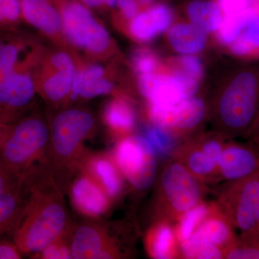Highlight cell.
Segmentation results:
<instances>
[{
	"instance_id": "24",
	"label": "cell",
	"mask_w": 259,
	"mask_h": 259,
	"mask_svg": "<svg viewBox=\"0 0 259 259\" xmlns=\"http://www.w3.org/2000/svg\"><path fill=\"white\" fill-rule=\"evenodd\" d=\"M23 182L13 190L0 194V237L13 232L25 202Z\"/></svg>"
},
{
	"instance_id": "14",
	"label": "cell",
	"mask_w": 259,
	"mask_h": 259,
	"mask_svg": "<svg viewBox=\"0 0 259 259\" xmlns=\"http://www.w3.org/2000/svg\"><path fill=\"white\" fill-rule=\"evenodd\" d=\"M23 21L26 22L57 47L71 50L65 40L57 0H20Z\"/></svg>"
},
{
	"instance_id": "3",
	"label": "cell",
	"mask_w": 259,
	"mask_h": 259,
	"mask_svg": "<svg viewBox=\"0 0 259 259\" xmlns=\"http://www.w3.org/2000/svg\"><path fill=\"white\" fill-rule=\"evenodd\" d=\"M50 141L48 162L63 192L70 175L79 167L87 151L84 144L93 136L96 121L81 107H65L49 122Z\"/></svg>"
},
{
	"instance_id": "22",
	"label": "cell",
	"mask_w": 259,
	"mask_h": 259,
	"mask_svg": "<svg viewBox=\"0 0 259 259\" xmlns=\"http://www.w3.org/2000/svg\"><path fill=\"white\" fill-rule=\"evenodd\" d=\"M170 45L182 55H194L203 51L207 37L206 32L193 24L181 23L168 32Z\"/></svg>"
},
{
	"instance_id": "28",
	"label": "cell",
	"mask_w": 259,
	"mask_h": 259,
	"mask_svg": "<svg viewBox=\"0 0 259 259\" xmlns=\"http://www.w3.org/2000/svg\"><path fill=\"white\" fill-rule=\"evenodd\" d=\"M258 15L250 19L238 36L231 42V50L234 54L245 56L258 49L259 44Z\"/></svg>"
},
{
	"instance_id": "29",
	"label": "cell",
	"mask_w": 259,
	"mask_h": 259,
	"mask_svg": "<svg viewBox=\"0 0 259 259\" xmlns=\"http://www.w3.org/2000/svg\"><path fill=\"white\" fill-rule=\"evenodd\" d=\"M185 158L186 164L184 165L197 179H204L218 170L200 147L190 149Z\"/></svg>"
},
{
	"instance_id": "4",
	"label": "cell",
	"mask_w": 259,
	"mask_h": 259,
	"mask_svg": "<svg viewBox=\"0 0 259 259\" xmlns=\"http://www.w3.org/2000/svg\"><path fill=\"white\" fill-rule=\"evenodd\" d=\"M49 122L40 113L25 114L5 131L0 144V161L24 178L34 168L49 165Z\"/></svg>"
},
{
	"instance_id": "2",
	"label": "cell",
	"mask_w": 259,
	"mask_h": 259,
	"mask_svg": "<svg viewBox=\"0 0 259 259\" xmlns=\"http://www.w3.org/2000/svg\"><path fill=\"white\" fill-rule=\"evenodd\" d=\"M46 48L18 29L0 32V122L13 123L30 110L35 76Z\"/></svg>"
},
{
	"instance_id": "11",
	"label": "cell",
	"mask_w": 259,
	"mask_h": 259,
	"mask_svg": "<svg viewBox=\"0 0 259 259\" xmlns=\"http://www.w3.org/2000/svg\"><path fill=\"white\" fill-rule=\"evenodd\" d=\"M225 195V206L230 222L244 234H251L259 221L258 175L238 180Z\"/></svg>"
},
{
	"instance_id": "20",
	"label": "cell",
	"mask_w": 259,
	"mask_h": 259,
	"mask_svg": "<svg viewBox=\"0 0 259 259\" xmlns=\"http://www.w3.org/2000/svg\"><path fill=\"white\" fill-rule=\"evenodd\" d=\"M232 237L231 223L228 217L212 207L208 215L187 241L215 245L222 248L223 245L226 246L231 243Z\"/></svg>"
},
{
	"instance_id": "26",
	"label": "cell",
	"mask_w": 259,
	"mask_h": 259,
	"mask_svg": "<svg viewBox=\"0 0 259 259\" xmlns=\"http://www.w3.org/2000/svg\"><path fill=\"white\" fill-rule=\"evenodd\" d=\"M256 15L258 13L253 6L236 14L225 15L218 29V40L224 44H231L250 19Z\"/></svg>"
},
{
	"instance_id": "44",
	"label": "cell",
	"mask_w": 259,
	"mask_h": 259,
	"mask_svg": "<svg viewBox=\"0 0 259 259\" xmlns=\"http://www.w3.org/2000/svg\"><path fill=\"white\" fill-rule=\"evenodd\" d=\"M252 1H253V0H252Z\"/></svg>"
},
{
	"instance_id": "30",
	"label": "cell",
	"mask_w": 259,
	"mask_h": 259,
	"mask_svg": "<svg viewBox=\"0 0 259 259\" xmlns=\"http://www.w3.org/2000/svg\"><path fill=\"white\" fill-rule=\"evenodd\" d=\"M144 136L152 146L156 156H166L175 148V141L170 131L160 126L148 127Z\"/></svg>"
},
{
	"instance_id": "23",
	"label": "cell",
	"mask_w": 259,
	"mask_h": 259,
	"mask_svg": "<svg viewBox=\"0 0 259 259\" xmlns=\"http://www.w3.org/2000/svg\"><path fill=\"white\" fill-rule=\"evenodd\" d=\"M146 239L148 252L152 258H176L177 239L169 223L163 221L155 225L148 233Z\"/></svg>"
},
{
	"instance_id": "18",
	"label": "cell",
	"mask_w": 259,
	"mask_h": 259,
	"mask_svg": "<svg viewBox=\"0 0 259 259\" xmlns=\"http://www.w3.org/2000/svg\"><path fill=\"white\" fill-rule=\"evenodd\" d=\"M172 18V12L168 6L156 5L131 19L130 33L139 41H150L169 28Z\"/></svg>"
},
{
	"instance_id": "7",
	"label": "cell",
	"mask_w": 259,
	"mask_h": 259,
	"mask_svg": "<svg viewBox=\"0 0 259 259\" xmlns=\"http://www.w3.org/2000/svg\"><path fill=\"white\" fill-rule=\"evenodd\" d=\"M76 54L63 48L46 49L35 76L37 94L51 106L67 107L77 70Z\"/></svg>"
},
{
	"instance_id": "25",
	"label": "cell",
	"mask_w": 259,
	"mask_h": 259,
	"mask_svg": "<svg viewBox=\"0 0 259 259\" xmlns=\"http://www.w3.org/2000/svg\"><path fill=\"white\" fill-rule=\"evenodd\" d=\"M187 14L192 24L204 32L218 30L223 19L219 5L206 0L192 2L187 8Z\"/></svg>"
},
{
	"instance_id": "15",
	"label": "cell",
	"mask_w": 259,
	"mask_h": 259,
	"mask_svg": "<svg viewBox=\"0 0 259 259\" xmlns=\"http://www.w3.org/2000/svg\"><path fill=\"white\" fill-rule=\"evenodd\" d=\"M206 114L204 100L190 97L175 105L166 107L149 105L148 116L154 125L170 131H190L203 120Z\"/></svg>"
},
{
	"instance_id": "16",
	"label": "cell",
	"mask_w": 259,
	"mask_h": 259,
	"mask_svg": "<svg viewBox=\"0 0 259 259\" xmlns=\"http://www.w3.org/2000/svg\"><path fill=\"white\" fill-rule=\"evenodd\" d=\"M77 70L75 75L71 100H90L111 94L113 82L106 77V69L97 64L84 63L76 56Z\"/></svg>"
},
{
	"instance_id": "37",
	"label": "cell",
	"mask_w": 259,
	"mask_h": 259,
	"mask_svg": "<svg viewBox=\"0 0 259 259\" xmlns=\"http://www.w3.org/2000/svg\"><path fill=\"white\" fill-rule=\"evenodd\" d=\"M23 179L5 166L0 161V194L18 187Z\"/></svg>"
},
{
	"instance_id": "38",
	"label": "cell",
	"mask_w": 259,
	"mask_h": 259,
	"mask_svg": "<svg viewBox=\"0 0 259 259\" xmlns=\"http://www.w3.org/2000/svg\"><path fill=\"white\" fill-rule=\"evenodd\" d=\"M153 0H117V6L124 18L131 20L139 13L141 7L152 3Z\"/></svg>"
},
{
	"instance_id": "41",
	"label": "cell",
	"mask_w": 259,
	"mask_h": 259,
	"mask_svg": "<svg viewBox=\"0 0 259 259\" xmlns=\"http://www.w3.org/2000/svg\"><path fill=\"white\" fill-rule=\"evenodd\" d=\"M24 255L14 242L0 241V259H21Z\"/></svg>"
},
{
	"instance_id": "9",
	"label": "cell",
	"mask_w": 259,
	"mask_h": 259,
	"mask_svg": "<svg viewBox=\"0 0 259 259\" xmlns=\"http://www.w3.org/2000/svg\"><path fill=\"white\" fill-rule=\"evenodd\" d=\"M257 90L250 72L238 74L229 83L218 103L220 120L227 129L239 131L250 125L256 112Z\"/></svg>"
},
{
	"instance_id": "31",
	"label": "cell",
	"mask_w": 259,
	"mask_h": 259,
	"mask_svg": "<svg viewBox=\"0 0 259 259\" xmlns=\"http://www.w3.org/2000/svg\"><path fill=\"white\" fill-rule=\"evenodd\" d=\"M21 22L20 0H0V32L17 30Z\"/></svg>"
},
{
	"instance_id": "43",
	"label": "cell",
	"mask_w": 259,
	"mask_h": 259,
	"mask_svg": "<svg viewBox=\"0 0 259 259\" xmlns=\"http://www.w3.org/2000/svg\"><path fill=\"white\" fill-rule=\"evenodd\" d=\"M104 3L109 8H115L117 6V0H104Z\"/></svg>"
},
{
	"instance_id": "8",
	"label": "cell",
	"mask_w": 259,
	"mask_h": 259,
	"mask_svg": "<svg viewBox=\"0 0 259 259\" xmlns=\"http://www.w3.org/2000/svg\"><path fill=\"white\" fill-rule=\"evenodd\" d=\"M112 158L121 175L136 190H148L156 182L157 156L144 136L128 135L121 138Z\"/></svg>"
},
{
	"instance_id": "10",
	"label": "cell",
	"mask_w": 259,
	"mask_h": 259,
	"mask_svg": "<svg viewBox=\"0 0 259 259\" xmlns=\"http://www.w3.org/2000/svg\"><path fill=\"white\" fill-rule=\"evenodd\" d=\"M183 163L174 161L167 165L161 177V192L167 207L176 217L200 202L202 187Z\"/></svg>"
},
{
	"instance_id": "6",
	"label": "cell",
	"mask_w": 259,
	"mask_h": 259,
	"mask_svg": "<svg viewBox=\"0 0 259 259\" xmlns=\"http://www.w3.org/2000/svg\"><path fill=\"white\" fill-rule=\"evenodd\" d=\"M65 40L75 49L91 57L107 54L112 46L107 29L79 0H57ZM75 53V52H74Z\"/></svg>"
},
{
	"instance_id": "1",
	"label": "cell",
	"mask_w": 259,
	"mask_h": 259,
	"mask_svg": "<svg viewBox=\"0 0 259 259\" xmlns=\"http://www.w3.org/2000/svg\"><path fill=\"white\" fill-rule=\"evenodd\" d=\"M25 202L14 229L13 242L30 257L69 231L70 218L64 193L49 165L34 168L23 178Z\"/></svg>"
},
{
	"instance_id": "21",
	"label": "cell",
	"mask_w": 259,
	"mask_h": 259,
	"mask_svg": "<svg viewBox=\"0 0 259 259\" xmlns=\"http://www.w3.org/2000/svg\"><path fill=\"white\" fill-rule=\"evenodd\" d=\"M103 120L112 134L121 138L131 135L136 122V112L130 102L122 97L112 99L105 105Z\"/></svg>"
},
{
	"instance_id": "36",
	"label": "cell",
	"mask_w": 259,
	"mask_h": 259,
	"mask_svg": "<svg viewBox=\"0 0 259 259\" xmlns=\"http://www.w3.org/2000/svg\"><path fill=\"white\" fill-rule=\"evenodd\" d=\"M223 258L229 259H255L259 258L258 248L247 245H231L223 251Z\"/></svg>"
},
{
	"instance_id": "17",
	"label": "cell",
	"mask_w": 259,
	"mask_h": 259,
	"mask_svg": "<svg viewBox=\"0 0 259 259\" xmlns=\"http://www.w3.org/2000/svg\"><path fill=\"white\" fill-rule=\"evenodd\" d=\"M79 166L93 177L112 201L122 193L123 177L111 156L86 152Z\"/></svg>"
},
{
	"instance_id": "35",
	"label": "cell",
	"mask_w": 259,
	"mask_h": 259,
	"mask_svg": "<svg viewBox=\"0 0 259 259\" xmlns=\"http://www.w3.org/2000/svg\"><path fill=\"white\" fill-rule=\"evenodd\" d=\"M175 74L185 75L199 81L204 76V66L202 61L197 56L184 55L177 58Z\"/></svg>"
},
{
	"instance_id": "5",
	"label": "cell",
	"mask_w": 259,
	"mask_h": 259,
	"mask_svg": "<svg viewBox=\"0 0 259 259\" xmlns=\"http://www.w3.org/2000/svg\"><path fill=\"white\" fill-rule=\"evenodd\" d=\"M120 223L88 218L73 225L70 236L72 259L127 258L129 244Z\"/></svg>"
},
{
	"instance_id": "33",
	"label": "cell",
	"mask_w": 259,
	"mask_h": 259,
	"mask_svg": "<svg viewBox=\"0 0 259 259\" xmlns=\"http://www.w3.org/2000/svg\"><path fill=\"white\" fill-rule=\"evenodd\" d=\"M180 251L185 258L218 259L223 258V251L215 245L186 241L181 243Z\"/></svg>"
},
{
	"instance_id": "32",
	"label": "cell",
	"mask_w": 259,
	"mask_h": 259,
	"mask_svg": "<svg viewBox=\"0 0 259 259\" xmlns=\"http://www.w3.org/2000/svg\"><path fill=\"white\" fill-rule=\"evenodd\" d=\"M74 225V224H73ZM71 229L65 234L58 238L55 241L47 245L41 251L32 255L31 258L36 259H72L71 246H70V236Z\"/></svg>"
},
{
	"instance_id": "27",
	"label": "cell",
	"mask_w": 259,
	"mask_h": 259,
	"mask_svg": "<svg viewBox=\"0 0 259 259\" xmlns=\"http://www.w3.org/2000/svg\"><path fill=\"white\" fill-rule=\"evenodd\" d=\"M212 207V205L200 202L179 218L180 221L175 234L180 244L185 243L190 238L196 228L208 215Z\"/></svg>"
},
{
	"instance_id": "40",
	"label": "cell",
	"mask_w": 259,
	"mask_h": 259,
	"mask_svg": "<svg viewBox=\"0 0 259 259\" xmlns=\"http://www.w3.org/2000/svg\"><path fill=\"white\" fill-rule=\"evenodd\" d=\"M225 15L236 14L253 6L252 0H217Z\"/></svg>"
},
{
	"instance_id": "34",
	"label": "cell",
	"mask_w": 259,
	"mask_h": 259,
	"mask_svg": "<svg viewBox=\"0 0 259 259\" xmlns=\"http://www.w3.org/2000/svg\"><path fill=\"white\" fill-rule=\"evenodd\" d=\"M134 70L139 76L154 73L158 66L157 56L147 49H139L132 56Z\"/></svg>"
},
{
	"instance_id": "12",
	"label": "cell",
	"mask_w": 259,
	"mask_h": 259,
	"mask_svg": "<svg viewBox=\"0 0 259 259\" xmlns=\"http://www.w3.org/2000/svg\"><path fill=\"white\" fill-rule=\"evenodd\" d=\"M198 82L183 74L151 73L139 76L138 86L150 105L166 107L194 96L198 91Z\"/></svg>"
},
{
	"instance_id": "42",
	"label": "cell",
	"mask_w": 259,
	"mask_h": 259,
	"mask_svg": "<svg viewBox=\"0 0 259 259\" xmlns=\"http://www.w3.org/2000/svg\"><path fill=\"white\" fill-rule=\"evenodd\" d=\"M8 125H6V124H3L0 122V144H1L3 136H4L5 131H6L7 128H8Z\"/></svg>"
},
{
	"instance_id": "19",
	"label": "cell",
	"mask_w": 259,
	"mask_h": 259,
	"mask_svg": "<svg viewBox=\"0 0 259 259\" xmlns=\"http://www.w3.org/2000/svg\"><path fill=\"white\" fill-rule=\"evenodd\" d=\"M258 158L244 146L230 145L223 148L218 169L227 180H243L256 173Z\"/></svg>"
},
{
	"instance_id": "39",
	"label": "cell",
	"mask_w": 259,
	"mask_h": 259,
	"mask_svg": "<svg viewBox=\"0 0 259 259\" xmlns=\"http://www.w3.org/2000/svg\"><path fill=\"white\" fill-rule=\"evenodd\" d=\"M203 152L207 155V157L212 162L218 169L220 159L222 154L223 146L221 141L217 139H209L205 140L199 146Z\"/></svg>"
},
{
	"instance_id": "13",
	"label": "cell",
	"mask_w": 259,
	"mask_h": 259,
	"mask_svg": "<svg viewBox=\"0 0 259 259\" xmlns=\"http://www.w3.org/2000/svg\"><path fill=\"white\" fill-rule=\"evenodd\" d=\"M75 210L88 218H99L110 209L112 200L93 177L79 166L69 177L64 192Z\"/></svg>"
}]
</instances>
